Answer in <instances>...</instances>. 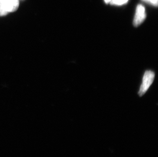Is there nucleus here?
<instances>
[{"instance_id": "5", "label": "nucleus", "mask_w": 158, "mask_h": 157, "mask_svg": "<svg viewBox=\"0 0 158 157\" xmlns=\"http://www.w3.org/2000/svg\"><path fill=\"white\" fill-rule=\"evenodd\" d=\"M143 1L146 2L148 3H150V4L153 5L154 6H157V5H158V0H143Z\"/></svg>"}, {"instance_id": "1", "label": "nucleus", "mask_w": 158, "mask_h": 157, "mask_svg": "<svg viewBox=\"0 0 158 157\" xmlns=\"http://www.w3.org/2000/svg\"><path fill=\"white\" fill-rule=\"evenodd\" d=\"M19 6V0H0V16L14 12Z\"/></svg>"}, {"instance_id": "3", "label": "nucleus", "mask_w": 158, "mask_h": 157, "mask_svg": "<svg viewBox=\"0 0 158 157\" xmlns=\"http://www.w3.org/2000/svg\"><path fill=\"white\" fill-rule=\"evenodd\" d=\"M146 18L145 9L142 5H138L136 8V14L134 19V25L135 27H138L143 22Z\"/></svg>"}, {"instance_id": "2", "label": "nucleus", "mask_w": 158, "mask_h": 157, "mask_svg": "<svg viewBox=\"0 0 158 157\" xmlns=\"http://www.w3.org/2000/svg\"><path fill=\"white\" fill-rule=\"evenodd\" d=\"M155 78V73L151 70H148L145 73L143 78L142 84L139 90V95L142 96L148 91L149 87L152 84Z\"/></svg>"}, {"instance_id": "4", "label": "nucleus", "mask_w": 158, "mask_h": 157, "mask_svg": "<svg viewBox=\"0 0 158 157\" xmlns=\"http://www.w3.org/2000/svg\"><path fill=\"white\" fill-rule=\"evenodd\" d=\"M106 4H110L115 5H122L127 2L128 0H104Z\"/></svg>"}]
</instances>
